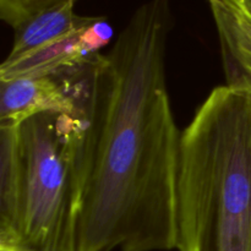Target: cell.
<instances>
[{"label": "cell", "instance_id": "1", "mask_svg": "<svg viewBox=\"0 0 251 251\" xmlns=\"http://www.w3.org/2000/svg\"><path fill=\"white\" fill-rule=\"evenodd\" d=\"M172 27L171 0H147L107 54L66 71L83 122L76 251L176 249L181 132L167 88Z\"/></svg>", "mask_w": 251, "mask_h": 251}, {"label": "cell", "instance_id": "2", "mask_svg": "<svg viewBox=\"0 0 251 251\" xmlns=\"http://www.w3.org/2000/svg\"><path fill=\"white\" fill-rule=\"evenodd\" d=\"M179 251H251V86L213 88L181 132Z\"/></svg>", "mask_w": 251, "mask_h": 251}, {"label": "cell", "instance_id": "3", "mask_svg": "<svg viewBox=\"0 0 251 251\" xmlns=\"http://www.w3.org/2000/svg\"><path fill=\"white\" fill-rule=\"evenodd\" d=\"M82 126L81 113H43L20 125L21 215L16 240L0 244V251H76Z\"/></svg>", "mask_w": 251, "mask_h": 251}, {"label": "cell", "instance_id": "4", "mask_svg": "<svg viewBox=\"0 0 251 251\" xmlns=\"http://www.w3.org/2000/svg\"><path fill=\"white\" fill-rule=\"evenodd\" d=\"M114 37L107 19L100 16L86 28L64 41L21 56H7L0 65V81L55 76L85 65Z\"/></svg>", "mask_w": 251, "mask_h": 251}, {"label": "cell", "instance_id": "5", "mask_svg": "<svg viewBox=\"0 0 251 251\" xmlns=\"http://www.w3.org/2000/svg\"><path fill=\"white\" fill-rule=\"evenodd\" d=\"M43 113L80 114L65 81L53 76L0 81V126H20Z\"/></svg>", "mask_w": 251, "mask_h": 251}, {"label": "cell", "instance_id": "6", "mask_svg": "<svg viewBox=\"0 0 251 251\" xmlns=\"http://www.w3.org/2000/svg\"><path fill=\"white\" fill-rule=\"evenodd\" d=\"M74 5L75 1H68L49 7L17 27L14 44L7 56H21L64 41L100 17L75 14Z\"/></svg>", "mask_w": 251, "mask_h": 251}, {"label": "cell", "instance_id": "7", "mask_svg": "<svg viewBox=\"0 0 251 251\" xmlns=\"http://www.w3.org/2000/svg\"><path fill=\"white\" fill-rule=\"evenodd\" d=\"M22 179L20 126H0V244L12 243L17 238Z\"/></svg>", "mask_w": 251, "mask_h": 251}, {"label": "cell", "instance_id": "8", "mask_svg": "<svg viewBox=\"0 0 251 251\" xmlns=\"http://www.w3.org/2000/svg\"><path fill=\"white\" fill-rule=\"evenodd\" d=\"M68 1L76 0H0V19L16 29L34 15Z\"/></svg>", "mask_w": 251, "mask_h": 251}, {"label": "cell", "instance_id": "9", "mask_svg": "<svg viewBox=\"0 0 251 251\" xmlns=\"http://www.w3.org/2000/svg\"><path fill=\"white\" fill-rule=\"evenodd\" d=\"M230 1L235 2L238 6L242 7L243 10H245V11L251 16V0H230Z\"/></svg>", "mask_w": 251, "mask_h": 251}]
</instances>
